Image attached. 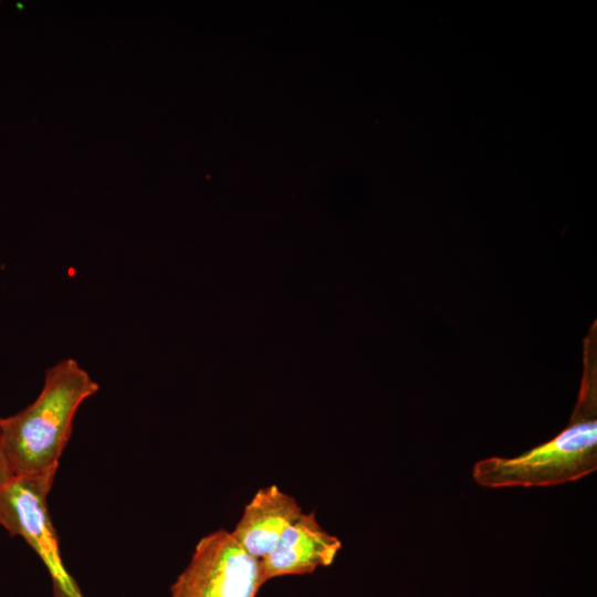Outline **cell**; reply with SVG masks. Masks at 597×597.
Wrapping results in <instances>:
<instances>
[{"mask_svg":"<svg viewBox=\"0 0 597 597\" xmlns=\"http://www.w3.org/2000/svg\"><path fill=\"white\" fill-rule=\"evenodd\" d=\"M100 385L72 358L45 371L36 399L22 411L0 419L3 448L13 475L43 471L59 462L80 406Z\"/></svg>","mask_w":597,"mask_h":597,"instance_id":"cell-1","label":"cell"},{"mask_svg":"<svg viewBox=\"0 0 597 597\" xmlns=\"http://www.w3.org/2000/svg\"><path fill=\"white\" fill-rule=\"evenodd\" d=\"M596 369L584 371L568 425L554 438L514 458L475 462L473 480L481 486L542 488L580 480L597 470Z\"/></svg>","mask_w":597,"mask_h":597,"instance_id":"cell-2","label":"cell"},{"mask_svg":"<svg viewBox=\"0 0 597 597\" xmlns=\"http://www.w3.org/2000/svg\"><path fill=\"white\" fill-rule=\"evenodd\" d=\"M57 469L59 462L40 472L14 475L0 484V525L11 536H22L38 554L51 577L54 597H84L62 561L59 536L48 507Z\"/></svg>","mask_w":597,"mask_h":597,"instance_id":"cell-3","label":"cell"},{"mask_svg":"<svg viewBox=\"0 0 597 597\" xmlns=\"http://www.w3.org/2000/svg\"><path fill=\"white\" fill-rule=\"evenodd\" d=\"M260 588V561L231 532L219 528L198 541L170 597H256Z\"/></svg>","mask_w":597,"mask_h":597,"instance_id":"cell-4","label":"cell"},{"mask_svg":"<svg viewBox=\"0 0 597 597\" xmlns=\"http://www.w3.org/2000/svg\"><path fill=\"white\" fill-rule=\"evenodd\" d=\"M341 548V540L322 527L314 511L303 512L260 561V585L275 577L311 574L321 566H329Z\"/></svg>","mask_w":597,"mask_h":597,"instance_id":"cell-5","label":"cell"},{"mask_svg":"<svg viewBox=\"0 0 597 597\" xmlns=\"http://www.w3.org/2000/svg\"><path fill=\"white\" fill-rule=\"evenodd\" d=\"M302 513L294 496L272 484L256 491L231 533L249 555L261 561Z\"/></svg>","mask_w":597,"mask_h":597,"instance_id":"cell-6","label":"cell"},{"mask_svg":"<svg viewBox=\"0 0 597 597\" xmlns=\"http://www.w3.org/2000/svg\"><path fill=\"white\" fill-rule=\"evenodd\" d=\"M13 475L3 448L0 431V484L8 482Z\"/></svg>","mask_w":597,"mask_h":597,"instance_id":"cell-7","label":"cell"}]
</instances>
